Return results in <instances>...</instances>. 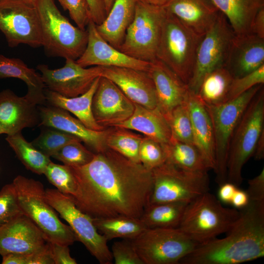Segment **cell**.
I'll return each mask as SVG.
<instances>
[{"label":"cell","mask_w":264,"mask_h":264,"mask_svg":"<svg viewBox=\"0 0 264 264\" xmlns=\"http://www.w3.org/2000/svg\"><path fill=\"white\" fill-rule=\"evenodd\" d=\"M166 120L170 128L172 138L194 144L191 118L185 101L172 110Z\"/></svg>","instance_id":"cell-37"},{"label":"cell","mask_w":264,"mask_h":264,"mask_svg":"<svg viewBox=\"0 0 264 264\" xmlns=\"http://www.w3.org/2000/svg\"><path fill=\"white\" fill-rule=\"evenodd\" d=\"M91 109L97 123L106 129L130 118L134 110V103L113 82L101 76L92 98Z\"/></svg>","instance_id":"cell-16"},{"label":"cell","mask_w":264,"mask_h":264,"mask_svg":"<svg viewBox=\"0 0 264 264\" xmlns=\"http://www.w3.org/2000/svg\"><path fill=\"white\" fill-rule=\"evenodd\" d=\"M233 78L224 67L215 69L205 76L197 95L204 105L224 103Z\"/></svg>","instance_id":"cell-34"},{"label":"cell","mask_w":264,"mask_h":264,"mask_svg":"<svg viewBox=\"0 0 264 264\" xmlns=\"http://www.w3.org/2000/svg\"><path fill=\"white\" fill-rule=\"evenodd\" d=\"M40 126L61 130L78 137L94 153L108 148L106 144V129L94 131L87 128L67 111L51 105L39 108Z\"/></svg>","instance_id":"cell-20"},{"label":"cell","mask_w":264,"mask_h":264,"mask_svg":"<svg viewBox=\"0 0 264 264\" xmlns=\"http://www.w3.org/2000/svg\"><path fill=\"white\" fill-rule=\"evenodd\" d=\"M248 188L246 191L249 200L264 201V168L255 177L248 180Z\"/></svg>","instance_id":"cell-46"},{"label":"cell","mask_w":264,"mask_h":264,"mask_svg":"<svg viewBox=\"0 0 264 264\" xmlns=\"http://www.w3.org/2000/svg\"><path fill=\"white\" fill-rule=\"evenodd\" d=\"M54 264H76V260L70 255L69 246L49 242Z\"/></svg>","instance_id":"cell-47"},{"label":"cell","mask_w":264,"mask_h":264,"mask_svg":"<svg viewBox=\"0 0 264 264\" xmlns=\"http://www.w3.org/2000/svg\"><path fill=\"white\" fill-rule=\"evenodd\" d=\"M253 156L257 160H261L264 157V131L262 132L257 141Z\"/></svg>","instance_id":"cell-52"},{"label":"cell","mask_w":264,"mask_h":264,"mask_svg":"<svg viewBox=\"0 0 264 264\" xmlns=\"http://www.w3.org/2000/svg\"><path fill=\"white\" fill-rule=\"evenodd\" d=\"M45 193L47 201L68 223L77 240L101 264H111L113 258L108 241L97 230L92 218L77 207L72 197L54 189H46Z\"/></svg>","instance_id":"cell-12"},{"label":"cell","mask_w":264,"mask_h":264,"mask_svg":"<svg viewBox=\"0 0 264 264\" xmlns=\"http://www.w3.org/2000/svg\"><path fill=\"white\" fill-rule=\"evenodd\" d=\"M148 72L154 85L157 108L166 119L172 110L184 101L188 86L157 59L150 62Z\"/></svg>","instance_id":"cell-23"},{"label":"cell","mask_w":264,"mask_h":264,"mask_svg":"<svg viewBox=\"0 0 264 264\" xmlns=\"http://www.w3.org/2000/svg\"><path fill=\"white\" fill-rule=\"evenodd\" d=\"M12 184L21 211L41 230L48 242L69 246L77 241L69 226L60 220L47 201L41 182L18 176Z\"/></svg>","instance_id":"cell-3"},{"label":"cell","mask_w":264,"mask_h":264,"mask_svg":"<svg viewBox=\"0 0 264 264\" xmlns=\"http://www.w3.org/2000/svg\"><path fill=\"white\" fill-rule=\"evenodd\" d=\"M95 153L88 149L81 141L70 142L59 150L52 157L71 167H81L90 162Z\"/></svg>","instance_id":"cell-40"},{"label":"cell","mask_w":264,"mask_h":264,"mask_svg":"<svg viewBox=\"0 0 264 264\" xmlns=\"http://www.w3.org/2000/svg\"><path fill=\"white\" fill-rule=\"evenodd\" d=\"M48 128L43 130L40 135L31 143L49 157L52 156L62 147L70 142L81 141L78 137L68 133L53 128Z\"/></svg>","instance_id":"cell-38"},{"label":"cell","mask_w":264,"mask_h":264,"mask_svg":"<svg viewBox=\"0 0 264 264\" xmlns=\"http://www.w3.org/2000/svg\"><path fill=\"white\" fill-rule=\"evenodd\" d=\"M137 1L153 4L154 5L163 6L165 5L170 0H137Z\"/></svg>","instance_id":"cell-53"},{"label":"cell","mask_w":264,"mask_h":264,"mask_svg":"<svg viewBox=\"0 0 264 264\" xmlns=\"http://www.w3.org/2000/svg\"><path fill=\"white\" fill-rule=\"evenodd\" d=\"M163 6L167 12L201 37L220 13L211 0H170Z\"/></svg>","instance_id":"cell-24"},{"label":"cell","mask_w":264,"mask_h":264,"mask_svg":"<svg viewBox=\"0 0 264 264\" xmlns=\"http://www.w3.org/2000/svg\"><path fill=\"white\" fill-rule=\"evenodd\" d=\"M225 16L236 35L251 33L253 20L264 0H211Z\"/></svg>","instance_id":"cell-30"},{"label":"cell","mask_w":264,"mask_h":264,"mask_svg":"<svg viewBox=\"0 0 264 264\" xmlns=\"http://www.w3.org/2000/svg\"><path fill=\"white\" fill-rule=\"evenodd\" d=\"M44 174L48 181L61 193L72 197L75 195L77 183L69 166L55 164L51 161Z\"/></svg>","instance_id":"cell-39"},{"label":"cell","mask_w":264,"mask_h":264,"mask_svg":"<svg viewBox=\"0 0 264 264\" xmlns=\"http://www.w3.org/2000/svg\"><path fill=\"white\" fill-rule=\"evenodd\" d=\"M237 187L230 182H226L220 186L218 192L220 199L223 202L231 203Z\"/></svg>","instance_id":"cell-50"},{"label":"cell","mask_w":264,"mask_h":264,"mask_svg":"<svg viewBox=\"0 0 264 264\" xmlns=\"http://www.w3.org/2000/svg\"><path fill=\"white\" fill-rule=\"evenodd\" d=\"M106 131V144L108 148L133 162L140 163L138 151L143 135L117 126L108 127Z\"/></svg>","instance_id":"cell-36"},{"label":"cell","mask_w":264,"mask_h":264,"mask_svg":"<svg viewBox=\"0 0 264 264\" xmlns=\"http://www.w3.org/2000/svg\"><path fill=\"white\" fill-rule=\"evenodd\" d=\"M100 77L95 79L87 91L76 97H67L48 89H45L46 101L50 105L71 112L88 129L97 131H103L106 129L97 123L91 109L92 98Z\"/></svg>","instance_id":"cell-28"},{"label":"cell","mask_w":264,"mask_h":264,"mask_svg":"<svg viewBox=\"0 0 264 264\" xmlns=\"http://www.w3.org/2000/svg\"><path fill=\"white\" fill-rule=\"evenodd\" d=\"M258 85L238 97L215 105H204L212 122L215 147V181L219 186L227 182V162L230 143L245 109L263 87Z\"/></svg>","instance_id":"cell-8"},{"label":"cell","mask_w":264,"mask_h":264,"mask_svg":"<svg viewBox=\"0 0 264 264\" xmlns=\"http://www.w3.org/2000/svg\"><path fill=\"white\" fill-rule=\"evenodd\" d=\"M1 133H3V132H2V131L1 130V129H0V134H1Z\"/></svg>","instance_id":"cell-56"},{"label":"cell","mask_w":264,"mask_h":264,"mask_svg":"<svg viewBox=\"0 0 264 264\" xmlns=\"http://www.w3.org/2000/svg\"><path fill=\"white\" fill-rule=\"evenodd\" d=\"M22 214L12 183L5 185L0 190V226Z\"/></svg>","instance_id":"cell-42"},{"label":"cell","mask_w":264,"mask_h":264,"mask_svg":"<svg viewBox=\"0 0 264 264\" xmlns=\"http://www.w3.org/2000/svg\"><path fill=\"white\" fill-rule=\"evenodd\" d=\"M144 264H177L199 244L178 228H146L131 240Z\"/></svg>","instance_id":"cell-11"},{"label":"cell","mask_w":264,"mask_h":264,"mask_svg":"<svg viewBox=\"0 0 264 264\" xmlns=\"http://www.w3.org/2000/svg\"><path fill=\"white\" fill-rule=\"evenodd\" d=\"M235 35L227 19L220 12L198 45L192 75L187 85L190 90L197 94L206 74L224 67Z\"/></svg>","instance_id":"cell-14"},{"label":"cell","mask_w":264,"mask_h":264,"mask_svg":"<svg viewBox=\"0 0 264 264\" xmlns=\"http://www.w3.org/2000/svg\"><path fill=\"white\" fill-rule=\"evenodd\" d=\"M137 0H115L104 21L96 25L100 35L109 44L119 49L126 31L132 22Z\"/></svg>","instance_id":"cell-27"},{"label":"cell","mask_w":264,"mask_h":264,"mask_svg":"<svg viewBox=\"0 0 264 264\" xmlns=\"http://www.w3.org/2000/svg\"><path fill=\"white\" fill-rule=\"evenodd\" d=\"M110 251L115 264H144L131 240L115 242Z\"/></svg>","instance_id":"cell-45"},{"label":"cell","mask_w":264,"mask_h":264,"mask_svg":"<svg viewBox=\"0 0 264 264\" xmlns=\"http://www.w3.org/2000/svg\"><path fill=\"white\" fill-rule=\"evenodd\" d=\"M249 201V197L246 192L237 188L233 195L231 203L236 208L241 209L246 206Z\"/></svg>","instance_id":"cell-51"},{"label":"cell","mask_w":264,"mask_h":264,"mask_svg":"<svg viewBox=\"0 0 264 264\" xmlns=\"http://www.w3.org/2000/svg\"><path fill=\"white\" fill-rule=\"evenodd\" d=\"M188 203L171 202L148 204L140 219L147 228H177Z\"/></svg>","instance_id":"cell-32"},{"label":"cell","mask_w":264,"mask_h":264,"mask_svg":"<svg viewBox=\"0 0 264 264\" xmlns=\"http://www.w3.org/2000/svg\"><path fill=\"white\" fill-rule=\"evenodd\" d=\"M0 30L9 46L21 44L43 46L40 19L35 2L28 0H0Z\"/></svg>","instance_id":"cell-13"},{"label":"cell","mask_w":264,"mask_h":264,"mask_svg":"<svg viewBox=\"0 0 264 264\" xmlns=\"http://www.w3.org/2000/svg\"><path fill=\"white\" fill-rule=\"evenodd\" d=\"M65 10L68 11L71 19L81 29L86 28L91 19L86 0H57Z\"/></svg>","instance_id":"cell-44"},{"label":"cell","mask_w":264,"mask_h":264,"mask_svg":"<svg viewBox=\"0 0 264 264\" xmlns=\"http://www.w3.org/2000/svg\"><path fill=\"white\" fill-rule=\"evenodd\" d=\"M107 15L110 11L115 0H103Z\"/></svg>","instance_id":"cell-54"},{"label":"cell","mask_w":264,"mask_h":264,"mask_svg":"<svg viewBox=\"0 0 264 264\" xmlns=\"http://www.w3.org/2000/svg\"><path fill=\"white\" fill-rule=\"evenodd\" d=\"M221 239L199 244L181 264H239L264 256V201L249 200Z\"/></svg>","instance_id":"cell-2"},{"label":"cell","mask_w":264,"mask_h":264,"mask_svg":"<svg viewBox=\"0 0 264 264\" xmlns=\"http://www.w3.org/2000/svg\"><path fill=\"white\" fill-rule=\"evenodd\" d=\"M166 12L164 6L137 1L134 19L118 49L132 58L144 62L150 63L156 59Z\"/></svg>","instance_id":"cell-10"},{"label":"cell","mask_w":264,"mask_h":264,"mask_svg":"<svg viewBox=\"0 0 264 264\" xmlns=\"http://www.w3.org/2000/svg\"><path fill=\"white\" fill-rule=\"evenodd\" d=\"M69 167L77 185L72 198L77 207L92 218L140 219L149 204L152 171L111 149L95 153L85 165Z\"/></svg>","instance_id":"cell-1"},{"label":"cell","mask_w":264,"mask_h":264,"mask_svg":"<svg viewBox=\"0 0 264 264\" xmlns=\"http://www.w3.org/2000/svg\"><path fill=\"white\" fill-rule=\"evenodd\" d=\"M101 76L113 82L132 102L145 108H157L154 82L148 71L119 66H101Z\"/></svg>","instance_id":"cell-19"},{"label":"cell","mask_w":264,"mask_h":264,"mask_svg":"<svg viewBox=\"0 0 264 264\" xmlns=\"http://www.w3.org/2000/svg\"><path fill=\"white\" fill-rule=\"evenodd\" d=\"M28 0L34 2H36L37 0Z\"/></svg>","instance_id":"cell-55"},{"label":"cell","mask_w":264,"mask_h":264,"mask_svg":"<svg viewBox=\"0 0 264 264\" xmlns=\"http://www.w3.org/2000/svg\"><path fill=\"white\" fill-rule=\"evenodd\" d=\"M166 161L176 167L189 171L208 172L209 164L194 144L177 141L172 138L167 144L162 145Z\"/></svg>","instance_id":"cell-31"},{"label":"cell","mask_w":264,"mask_h":264,"mask_svg":"<svg viewBox=\"0 0 264 264\" xmlns=\"http://www.w3.org/2000/svg\"><path fill=\"white\" fill-rule=\"evenodd\" d=\"M264 131V89L262 87L242 114L230 143L227 182L240 186L242 168L253 156L257 141Z\"/></svg>","instance_id":"cell-6"},{"label":"cell","mask_w":264,"mask_h":264,"mask_svg":"<svg viewBox=\"0 0 264 264\" xmlns=\"http://www.w3.org/2000/svg\"><path fill=\"white\" fill-rule=\"evenodd\" d=\"M264 65V39L249 33L235 35L224 66L234 78L243 76Z\"/></svg>","instance_id":"cell-22"},{"label":"cell","mask_w":264,"mask_h":264,"mask_svg":"<svg viewBox=\"0 0 264 264\" xmlns=\"http://www.w3.org/2000/svg\"><path fill=\"white\" fill-rule=\"evenodd\" d=\"M264 84V65L243 76L233 78L227 101L234 99L251 88ZM226 101V102H227Z\"/></svg>","instance_id":"cell-43"},{"label":"cell","mask_w":264,"mask_h":264,"mask_svg":"<svg viewBox=\"0 0 264 264\" xmlns=\"http://www.w3.org/2000/svg\"><path fill=\"white\" fill-rule=\"evenodd\" d=\"M114 126L138 132L162 145L172 139L169 125L156 108L148 109L134 103V110L127 120Z\"/></svg>","instance_id":"cell-26"},{"label":"cell","mask_w":264,"mask_h":264,"mask_svg":"<svg viewBox=\"0 0 264 264\" xmlns=\"http://www.w3.org/2000/svg\"><path fill=\"white\" fill-rule=\"evenodd\" d=\"M35 3L45 52L53 57L77 60L87 46V30L72 25L60 12L54 0H37Z\"/></svg>","instance_id":"cell-5"},{"label":"cell","mask_w":264,"mask_h":264,"mask_svg":"<svg viewBox=\"0 0 264 264\" xmlns=\"http://www.w3.org/2000/svg\"><path fill=\"white\" fill-rule=\"evenodd\" d=\"M48 241L36 225L22 214L0 226V255L27 254L44 248Z\"/></svg>","instance_id":"cell-18"},{"label":"cell","mask_w":264,"mask_h":264,"mask_svg":"<svg viewBox=\"0 0 264 264\" xmlns=\"http://www.w3.org/2000/svg\"><path fill=\"white\" fill-rule=\"evenodd\" d=\"M39 109L25 96L19 97L10 89L0 92V129L11 135L40 124Z\"/></svg>","instance_id":"cell-21"},{"label":"cell","mask_w":264,"mask_h":264,"mask_svg":"<svg viewBox=\"0 0 264 264\" xmlns=\"http://www.w3.org/2000/svg\"><path fill=\"white\" fill-rule=\"evenodd\" d=\"M240 216V210L223 206L207 192L188 203L177 228L200 244L226 233Z\"/></svg>","instance_id":"cell-4"},{"label":"cell","mask_w":264,"mask_h":264,"mask_svg":"<svg viewBox=\"0 0 264 264\" xmlns=\"http://www.w3.org/2000/svg\"><path fill=\"white\" fill-rule=\"evenodd\" d=\"M251 33L264 39V8L260 9L251 24Z\"/></svg>","instance_id":"cell-49"},{"label":"cell","mask_w":264,"mask_h":264,"mask_svg":"<svg viewBox=\"0 0 264 264\" xmlns=\"http://www.w3.org/2000/svg\"><path fill=\"white\" fill-rule=\"evenodd\" d=\"M152 172L153 187L149 204L189 203L210 189L207 172L186 171L166 161Z\"/></svg>","instance_id":"cell-9"},{"label":"cell","mask_w":264,"mask_h":264,"mask_svg":"<svg viewBox=\"0 0 264 264\" xmlns=\"http://www.w3.org/2000/svg\"><path fill=\"white\" fill-rule=\"evenodd\" d=\"M5 139L26 169L38 175L44 174L51 162L49 157L27 142L22 132L7 135Z\"/></svg>","instance_id":"cell-35"},{"label":"cell","mask_w":264,"mask_h":264,"mask_svg":"<svg viewBox=\"0 0 264 264\" xmlns=\"http://www.w3.org/2000/svg\"><path fill=\"white\" fill-rule=\"evenodd\" d=\"M88 43L81 56L75 61L82 67L119 66L148 71L150 63L132 58L109 44L98 32L90 19L87 26Z\"/></svg>","instance_id":"cell-17"},{"label":"cell","mask_w":264,"mask_h":264,"mask_svg":"<svg viewBox=\"0 0 264 264\" xmlns=\"http://www.w3.org/2000/svg\"><path fill=\"white\" fill-rule=\"evenodd\" d=\"M92 221L107 241L115 238L133 240L147 228L139 218L127 216L92 218Z\"/></svg>","instance_id":"cell-33"},{"label":"cell","mask_w":264,"mask_h":264,"mask_svg":"<svg viewBox=\"0 0 264 264\" xmlns=\"http://www.w3.org/2000/svg\"><path fill=\"white\" fill-rule=\"evenodd\" d=\"M166 12L156 59L187 85L192 75L198 48L203 36L197 35L173 15Z\"/></svg>","instance_id":"cell-7"},{"label":"cell","mask_w":264,"mask_h":264,"mask_svg":"<svg viewBox=\"0 0 264 264\" xmlns=\"http://www.w3.org/2000/svg\"><path fill=\"white\" fill-rule=\"evenodd\" d=\"M91 20L96 25L100 24L106 19L107 13L103 0H86Z\"/></svg>","instance_id":"cell-48"},{"label":"cell","mask_w":264,"mask_h":264,"mask_svg":"<svg viewBox=\"0 0 264 264\" xmlns=\"http://www.w3.org/2000/svg\"><path fill=\"white\" fill-rule=\"evenodd\" d=\"M16 78L23 81L27 87L24 96L30 102L44 105L46 101L44 88L46 87L41 74L29 68L19 58H8L0 54V79Z\"/></svg>","instance_id":"cell-29"},{"label":"cell","mask_w":264,"mask_h":264,"mask_svg":"<svg viewBox=\"0 0 264 264\" xmlns=\"http://www.w3.org/2000/svg\"><path fill=\"white\" fill-rule=\"evenodd\" d=\"M191 118L194 143L211 169L215 167V147L212 122L207 109L197 94L188 89L185 100Z\"/></svg>","instance_id":"cell-25"},{"label":"cell","mask_w":264,"mask_h":264,"mask_svg":"<svg viewBox=\"0 0 264 264\" xmlns=\"http://www.w3.org/2000/svg\"><path fill=\"white\" fill-rule=\"evenodd\" d=\"M138 156L140 162L151 171L164 163L166 160L162 145L145 136L140 143Z\"/></svg>","instance_id":"cell-41"},{"label":"cell","mask_w":264,"mask_h":264,"mask_svg":"<svg viewBox=\"0 0 264 264\" xmlns=\"http://www.w3.org/2000/svg\"><path fill=\"white\" fill-rule=\"evenodd\" d=\"M37 69L48 89L67 97L85 93L102 73L101 66L86 68L70 59H66L65 65L60 68L52 69L47 65L40 64Z\"/></svg>","instance_id":"cell-15"}]
</instances>
